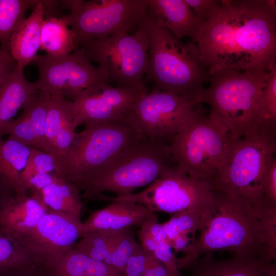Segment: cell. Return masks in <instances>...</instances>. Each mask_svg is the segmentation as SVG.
<instances>
[{
  "label": "cell",
  "instance_id": "26",
  "mask_svg": "<svg viewBox=\"0 0 276 276\" xmlns=\"http://www.w3.org/2000/svg\"><path fill=\"white\" fill-rule=\"evenodd\" d=\"M43 276H122L105 263L73 248L54 267L42 270Z\"/></svg>",
  "mask_w": 276,
  "mask_h": 276
},
{
  "label": "cell",
  "instance_id": "33",
  "mask_svg": "<svg viewBox=\"0 0 276 276\" xmlns=\"http://www.w3.org/2000/svg\"><path fill=\"white\" fill-rule=\"evenodd\" d=\"M60 161L55 155L32 148L21 178L38 172L56 173L60 175Z\"/></svg>",
  "mask_w": 276,
  "mask_h": 276
},
{
  "label": "cell",
  "instance_id": "25",
  "mask_svg": "<svg viewBox=\"0 0 276 276\" xmlns=\"http://www.w3.org/2000/svg\"><path fill=\"white\" fill-rule=\"evenodd\" d=\"M81 192L74 183L59 176L43 188L37 197L48 209L81 219L83 208Z\"/></svg>",
  "mask_w": 276,
  "mask_h": 276
},
{
  "label": "cell",
  "instance_id": "45",
  "mask_svg": "<svg viewBox=\"0 0 276 276\" xmlns=\"http://www.w3.org/2000/svg\"><path fill=\"white\" fill-rule=\"evenodd\" d=\"M137 234L141 246L153 255L157 243L149 233L141 228L138 231Z\"/></svg>",
  "mask_w": 276,
  "mask_h": 276
},
{
  "label": "cell",
  "instance_id": "39",
  "mask_svg": "<svg viewBox=\"0 0 276 276\" xmlns=\"http://www.w3.org/2000/svg\"><path fill=\"white\" fill-rule=\"evenodd\" d=\"M153 255L168 270L176 274H181L177 265L176 255L170 243H157Z\"/></svg>",
  "mask_w": 276,
  "mask_h": 276
},
{
  "label": "cell",
  "instance_id": "18",
  "mask_svg": "<svg viewBox=\"0 0 276 276\" xmlns=\"http://www.w3.org/2000/svg\"><path fill=\"white\" fill-rule=\"evenodd\" d=\"M146 15L176 38L196 43L202 24L185 0H148Z\"/></svg>",
  "mask_w": 276,
  "mask_h": 276
},
{
  "label": "cell",
  "instance_id": "16",
  "mask_svg": "<svg viewBox=\"0 0 276 276\" xmlns=\"http://www.w3.org/2000/svg\"><path fill=\"white\" fill-rule=\"evenodd\" d=\"M188 269L191 276H276L275 261L251 254H233L221 260L207 254Z\"/></svg>",
  "mask_w": 276,
  "mask_h": 276
},
{
  "label": "cell",
  "instance_id": "17",
  "mask_svg": "<svg viewBox=\"0 0 276 276\" xmlns=\"http://www.w3.org/2000/svg\"><path fill=\"white\" fill-rule=\"evenodd\" d=\"M51 96L38 90L25 105L21 114L7 125L8 135L24 145L50 153L45 141L46 117Z\"/></svg>",
  "mask_w": 276,
  "mask_h": 276
},
{
  "label": "cell",
  "instance_id": "44",
  "mask_svg": "<svg viewBox=\"0 0 276 276\" xmlns=\"http://www.w3.org/2000/svg\"><path fill=\"white\" fill-rule=\"evenodd\" d=\"M187 233H181L171 242V246L174 252L176 255L179 252L183 253L189 244L194 239Z\"/></svg>",
  "mask_w": 276,
  "mask_h": 276
},
{
  "label": "cell",
  "instance_id": "22",
  "mask_svg": "<svg viewBox=\"0 0 276 276\" xmlns=\"http://www.w3.org/2000/svg\"><path fill=\"white\" fill-rule=\"evenodd\" d=\"M43 1H38L31 14L10 39V54L17 63L24 67L31 64L40 48L41 29L45 18Z\"/></svg>",
  "mask_w": 276,
  "mask_h": 276
},
{
  "label": "cell",
  "instance_id": "28",
  "mask_svg": "<svg viewBox=\"0 0 276 276\" xmlns=\"http://www.w3.org/2000/svg\"><path fill=\"white\" fill-rule=\"evenodd\" d=\"M42 269L20 240L0 228V273L13 270Z\"/></svg>",
  "mask_w": 276,
  "mask_h": 276
},
{
  "label": "cell",
  "instance_id": "40",
  "mask_svg": "<svg viewBox=\"0 0 276 276\" xmlns=\"http://www.w3.org/2000/svg\"><path fill=\"white\" fill-rule=\"evenodd\" d=\"M140 228L149 233L157 243L169 242L162 223L158 218H149L142 224ZM171 244V243H170Z\"/></svg>",
  "mask_w": 276,
  "mask_h": 276
},
{
  "label": "cell",
  "instance_id": "15",
  "mask_svg": "<svg viewBox=\"0 0 276 276\" xmlns=\"http://www.w3.org/2000/svg\"><path fill=\"white\" fill-rule=\"evenodd\" d=\"M143 95L137 89L109 84L91 86L72 101L74 126L107 122L124 114Z\"/></svg>",
  "mask_w": 276,
  "mask_h": 276
},
{
  "label": "cell",
  "instance_id": "1",
  "mask_svg": "<svg viewBox=\"0 0 276 276\" xmlns=\"http://www.w3.org/2000/svg\"><path fill=\"white\" fill-rule=\"evenodd\" d=\"M196 43L209 72L270 73L276 67V1L221 0Z\"/></svg>",
  "mask_w": 276,
  "mask_h": 276
},
{
  "label": "cell",
  "instance_id": "12",
  "mask_svg": "<svg viewBox=\"0 0 276 276\" xmlns=\"http://www.w3.org/2000/svg\"><path fill=\"white\" fill-rule=\"evenodd\" d=\"M201 104L153 89L141 96L126 113L142 136L170 144L178 133L204 112Z\"/></svg>",
  "mask_w": 276,
  "mask_h": 276
},
{
  "label": "cell",
  "instance_id": "30",
  "mask_svg": "<svg viewBox=\"0 0 276 276\" xmlns=\"http://www.w3.org/2000/svg\"><path fill=\"white\" fill-rule=\"evenodd\" d=\"M119 231L84 232L74 247L92 259L104 263Z\"/></svg>",
  "mask_w": 276,
  "mask_h": 276
},
{
  "label": "cell",
  "instance_id": "23",
  "mask_svg": "<svg viewBox=\"0 0 276 276\" xmlns=\"http://www.w3.org/2000/svg\"><path fill=\"white\" fill-rule=\"evenodd\" d=\"M24 68L17 63L8 79L0 85V138L18 111L38 91L35 82L26 79Z\"/></svg>",
  "mask_w": 276,
  "mask_h": 276
},
{
  "label": "cell",
  "instance_id": "3",
  "mask_svg": "<svg viewBox=\"0 0 276 276\" xmlns=\"http://www.w3.org/2000/svg\"><path fill=\"white\" fill-rule=\"evenodd\" d=\"M145 33L148 42V65L144 82L154 89L195 100L210 74L201 59L199 49L189 39L184 41L166 29L155 25L146 14L138 28Z\"/></svg>",
  "mask_w": 276,
  "mask_h": 276
},
{
  "label": "cell",
  "instance_id": "20",
  "mask_svg": "<svg viewBox=\"0 0 276 276\" xmlns=\"http://www.w3.org/2000/svg\"><path fill=\"white\" fill-rule=\"evenodd\" d=\"M149 218L157 217L143 205L130 202H112L102 209L91 212L82 223L83 232L118 231L131 226L141 227Z\"/></svg>",
  "mask_w": 276,
  "mask_h": 276
},
{
  "label": "cell",
  "instance_id": "47",
  "mask_svg": "<svg viewBox=\"0 0 276 276\" xmlns=\"http://www.w3.org/2000/svg\"><path fill=\"white\" fill-rule=\"evenodd\" d=\"M42 269L13 270L0 273V276H43Z\"/></svg>",
  "mask_w": 276,
  "mask_h": 276
},
{
  "label": "cell",
  "instance_id": "27",
  "mask_svg": "<svg viewBox=\"0 0 276 276\" xmlns=\"http://www.w3.org/2000/svg\"><path fill=\"white\" fill-rule=\"evenodd\" d=\"M40 49L53 56L66 55L75 50L74 35L63 17H45L40 34Z\"/></svg>",
  "mask_w": 276,
  "mask_h": 276
},
{
  "label": "cell",
  "instance_id": "4",
  "mask_svg": "<svg viewBox=\"0 0 276 276\" xmlns=\"http://www.w3.org/2000/svg\"><path fill=\"white\" fill-rule=\"evenodd\" d=\"M175 165L169 143L143 137L72 183L87 199L104 192L124 196L149 185Z\"/></svg>",
  "mask_w": 276,
  "mask_h": 276
},
{
  "label": "cell",
  "instance_id": "41",
  "mask_svg": "<svg viewBox=\"0 0 276 276\" xmlns=\"http://www.w3.org/2000/svg\"><path fill=\"white\" fill-rule=\"evenodd\" d=\"M17 65L10 52L0 48V85L8 79Z\"/></svg>",
  "mask_w": 276,
  "mask_h": 276
},
{
  "label": "cell",
  "instance_id": "14",
  "mask_svg": "<svg viewBox=\"0 0 276 276\" xmlns=\"http://www.w3.org/2000/svg\"><path fill=\"white\" fill-rule=\"evenodd\" d=\"M83 233L81 219L49 209L32 229L16 237L45 269L74 248Z\"/></svg>",
  "mask_w": 276,
  "mask_h": 276
},
{
  "label": "cell",
  "instance_id": "34",
  "mask_svg": "<svg viewBox=\"0 0 276 276\" xmlns=\"http://www.w3.org/2000/svg\"><path fill=\"white\" fill-rule=\"evenodd\" d=\"M155 259L139 243L128 259L122 276H142Z\"/></svg>",
  "mask_w": 276,
  "mask_h": 276
},
{
  "label": "cell",
  "instance_id": "35",
  "mask_svg": "<svg viewBox=\"0 0 276 276\" xmlns=\"http://www.w3.org/2000/svg\"><path fill=\"white\" fill-rule=\"evenodd\" d=\"M263 204L269 209H276V157L268 163L263 179Z\"/></svg>",
  "mask_w": 276,
  "mask_h": 276
},
{
  "label": "cell",
  "instance_id": "36",
  "mask_svg": "<svg viewBox=\"0 0 276 276\" xmlns=\"http://www.w3.org/2000/svg\"><path fill=\"white\" fill-rule=\"evenodd\" d=\"M180 234L192 235L194 239L201 227L203 214L192 211H185L174 214Z\"/></svg>",
  "mask_w": 276,
  "mask_h": 276
},
{
  "label": "cell",
  "instance_id": "8",
  "mask_svg": "<svg viewBox=\"0 0 276 276\" xmlns=\"http://www.w3.org/2000/svg\"><path fill=\"white\" fill-rule=\"evenodd\" d=\"M232 139L222 123L204 112L170 143L173 160L190 177L210 181L222 164Z\"/></svg>",
  "mask_w": 276,
  "mask_h": 276
},
{
  "label": "cell",
  "instance_id": "9",
  "mask_svg": "<svg viewBox=\"0 0 276 276\" xmlns=\"http://www.w3.org/2000/svg\"><path fill=\"white\" fill-rule=\"evenodd\" d=\"M148 0L60 1L70 10L63 17L74 35L75 49L84 42L107 37L138 28Z\"/></svg>",
  "mask_w": 276,
  "mask_h": 276
},
{
  "label": "cell",
  "instance_id": "13",
  "mask_svg": "<svg viewBox=\"0 0 276 276\" xmlns=\"http://www.w3.org/2000/svg\"><path fill=\"white\" fill-rule=\"evenodd\" d=\"M31 64L38 71L37 90L51 96L61 95L73 101L91 86L110 84L106 72L93 65L80 48L65 56L37 55Z\"/></svg>",
  "mask_w": 276,
  "mask_h": 276
},
{
  "label": "cell",
  "instance_id": "19",
  "mask_svg": "<svg viewBox=\"0 0 276 276\" xmlns=\"http://www.w3.org/2000/svg\"><path fill=\"white\" fill-rule=\"evenodd\" d=\"M73 102L61 95L51 96L46 117L45 141L50 152L61 160L73 140Z\"/></svg>",
  "mask_w": 276,
  "mask_h": 276
},
{
  "label": "cell",
  "instance_id": "11",
  "mask_svg": "<svg viewBox=\"0 0 276 276\" xmlns=\"http://www.w3.org/2000/svg\"><path fill=\"white\" fill-rule=\"evenodd\" d=\"M215 190L210 181L193 178L176 165L143 190L120 196L100 195L98 200L130 202L153 212L171 215L185 211L203 214L213 204Z\"/></svg>",
  "mask_w": 276,
  "mask_h": 276
},
{
  "label": "cell",
  "instance_id": "43",
  "mask_svg": "<svg viewBox=\"0 0 276 276\" xmlns=\"http://www.w3.org/2000/svg\"><path fill=\"white\" fill-rule=\"evenodd\" d=\"M142 276H183L168 270L160 262L155 259Z\"/></svg>",
  "mask_w": 276,
  "mask_h": 276
},
{
  "label": "cell",
  "instance_id": "2",
  "mask_svg": "<svg viewBox=\"0 0 276 276\" xmlns=\"http://www.w3.org/2000/svg\"><path fill=\"white\" fill-rule=\"evenodd\" d=\"M214 190V202L202 215L198 235L183 256L177 257L178 269L188 268L201 256L217 251L251 254L276 261V209L260 208Z\"/></svg>",
  "mask_w": 276,
  "mask_h": 276
},
{
  "label": "cell",
  "instance_id": "6",
  "mask_svg": "<svg viewBox=\"0 0 276 276\" xmlns=\"http://www.w3.org/2000/svg\"><path fill=\"white\" fill-rule=\"evenodd\" d=\"M275 151L276 131L259 129L256 134L232 139L222 164L210 180L212 188L265 208L264 175Z\"/></svg>",
  "mask_w": 276,
  "mask_h": 276
},
{
  "label": "cell",
  "instance_id": "5",
  "mask_svg": "<svg viewBox=\"0 0 276 276\" xmlns=\"http://www.w3.org/2000/svg\"><path fill=\"white\" fill-rule=\"evenodd\" d=\"M210 86L198 95L197 104H208L209 114L222 123L233 139L257 133L260 98L270 73L222 68L209 72Z\"/></svg>",
  "mask_w": 276,
  "mask_h": 276
},
{
  "label": "cell",
  "instance_id": "32",
  "mask_svg": "<svg viewBox=\"0 0 276 276\" xmlns=\"http://www.w3.org/2000/svg\"><path fill=\"white\" fill-rule=\"evenodd\" d=\"M129 228L119 231L104 262L122 275L128 259L139 244Z\"/></svg>",
  "mask_w": 276,
  "mask_h": 276
},
{
  "label": "cell",
  "instance_id": "24",
  "mask_svg": "<svg viewBox=\"0 0 276 276\" xmlns=\"http://www.w3.org/2000/svg\"><path fill=\"white\" fill-rule=\"evenodd\" d=\"M32 148L9 137L0 138V176L10 184L16 196L28 194L21 181V173Z\"/></svg>",
  "mask_w": 276,
  "mask_h": 276
},
{
  "label": "cell",
  "instance_id": "31",
  "mask_svg": "<svg viewBox=\"0 0 276 276\" xmlns=\"http://www.w3.org/2000/svg\"><path fill=\"white\" fill-rule=\"evenodd\" d=\"M259 129L276 131V67L270 73L259 102Z\"/></svg>",
  "mask_w": 276,
  "mask_h": 276
},
{
  "label": "cell",
  "instance_id": "21",
  "mask_svg": "<svg viewBox=\"0 0 276 276\" xmlns=\"http://www.w3.org/2000/svg\"><path fill=\"white\" fill-rule=\"evenodd\" d=\"M49 209L36 196H15L0 213V228L16 237L32 229Z\"/></svg>",
  "mask_w": 276,
  "mask_h": 276
},
{
  "label": "cell",
  "instance_id": "42",
  "mask_svg": "<svg viewBox=\"0 0 276 276\" xmlns=\"http://www.w3.org/2000/svg\"><path fill=\"white\" fill-rule=\"evenodd\" d=\"M16 196L10 184L0 176V213Z\"/></svg>",
  "mask_w": 276,
  "mask_h": 276
},
{
  "label": "cell",
  "instance_id": "10",
  "mask_svg": "<svg viewBox=\"0 0 276 276\" xmlns=\"http://www.w3.org/2000/svg\"><path fill=\"white\" fill-rule=\"evenodd\" d=\"M79 48L106 72L110 85L134 88L143 96L149 93L144 81L148 65V42L141 29L87 40Z\"/></svg>",
  "mask_w": 276,
  "mask_h": 276
},
{
  "label": "cell",
  "instance_id": "38",
  "mask_svg": "<svg viewBox=\"0 0 276 276\" xmlns=\"http://www.w3.org/2000/svg\"><path fill=\"white\" fill-rule=\"evenodd\" d=\"M202 26L219 8L221 0H185Z\"/></svg>",
  "mask_w": 276,
  "mask_h": 276
},
{
  "label": "cell",
  "instance_id": "46",
  "mask_svg": "<svg viewBox=\"0 0 276 276\" xmlns=\"http://www.w3.org/2000/svg\"><path fill=\"white\" fill-rule=\"evenodd\" d=\"M162 224L167 238L171 244L172 241L180 235L175 216L171 215L167 221Z\"/></svg>",
  "mask_w": 276,
  "mask_h": 276
},
{
  "label": "cell",
  "instance_id": "37",
  "mask_svg": "<svg viewBox=\"0 0 276 276\" xmlns=\"http://www.w3.org/2000/svg\"><path fill=\"white\" fill-rule=\"evenodd\" d=\"M59 176L56 173L38 172L21 178L22 185L32 194L37 196L46 186L54 181Z\"/></svg>",
  "mask_w": 276,
  "mask_h": 276
},
{
  "label": "cell",
  "instance_id": "7",
  "mask_svg": "<svg viewBox=\"0 0 276 276\" xmlns=\"http://www.w3.org/2000/svg\"><path fill=\"white\" fill-rule=\"evenodd\" d=\"M142 137L126 112L107 122L85 126L82 131L75 133L61 160L60 175L73 182Z\"/></svg>",
  "mask_w": 276,
  "mask_h": 276
},
{
  "label": "cell",
  "instance_id": "29",
  "mask_svg": "<svg viewBox=\"0 0 276 276\" xmlns=\"http://www.w3.org/2000/svg\"><path fill=\"white\" fill-rule=\"evenodd\" d=\"M37 0H0V48L10 52V39Z\"/></svg>",
  "mask_w": 276,
  "mask_h": 276
}]
</instances>
